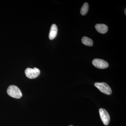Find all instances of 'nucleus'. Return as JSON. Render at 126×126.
<instances>
[{
    "label": "nucleus",
    "mask_w": 126,
    "mask_h": 126,
    "mask_svg": "<svg viewBox=\"0 0 126 126\" xmlns=\"http://www.w3.org/2000/svg\"><path fill=\"white\" fill-rule=\"evenodd\" d=\"M92 63L94 67L100 69L106 68L109 66L108 63L107 61L101 59H94Z\"/></svg>",
    "instance_id": "obj_5"
},
{
    "label": "nucleus",
    "mask_w": 126,
    "mask_h": 126,
    "mask_svg": "<svg viewBox=\"0 0 126 126\" xmlns=\"http://www.w3.org/2000/svg\"><path fill=\"white\" fill-rule=\"evenodd\" d=\"M95 27L97 31L101 34L107 33L108 29V26L104 24H97L95 25Z\"/></svg>",
    "instance_id": "obj_7"
},
{
    "label": "nucleus",
    "mask_w": 126,
    "mask_h": 126,
    "mask_svg": "<svg viewBox=\"0 0 126 126\" xmlns=\"http://www.w3.org/2000/svg\"><path fill=\"white\" fill-rule=\"evenodd\" d=\"M7 93L10 96L19 99L22 96V93L20 89L15 85L9 86L7 89Z\"/></svg>",
    "instance_id": "obj_1"
},
{
    "label": "nucleus",
    "mask_w": 126,
    "mask_h": 126,
    "mask_svg": "<svg viewBox=\"0 0 126 126\" xmlns=\"http://www.w3.org/2000/svg\"><path fill=\"white\" fill-rule=\"evenodd\" d=\"M94 86L98 89L102 93L104 94L110 95L112 94V91L110 86L105 82H96Z\"/></svg>",
    "instance_id": "obj_2"
},
{
    "label": "nucleus",
    "mask_w": 126,
    "mask_h": 126,
    "mask_svg": "<svg viewBox=\"0 0 126 126\" xmlns=\"http://www.w3.org/2000/svg\"><path fill=\"white\" fill-rule=\"evenodd\" d=\"M72 126V125H70V126Z\"/></svg>",
    "instance_id": "obj_11"
},
{
    "label": "nucleus",
    "mask_w": 126,
    "mask_h": 126,
    "mask_svg": "<svg viewBox=\"0 0 126 126\" xmlns=\"http://www.w3.org/2000/svg\"><path fill=\"white\" fill-rule=\"evenodd\" d=\"M82 42L84 45L88 46H92L93 42L91 39L86 36H84L82 39Z\"/></svg>",
    "instance_id": "obj_8"
},
{
    "label": "nucleus",
    "mask_w": 126,
    "mask_h": 126,
    "mask_svg": "<svg viewBox=\"0 0 126 126\" xmlns=\"http://www.w3.org/2000/svg\"><path fill=\"white\" fill-rule=\"evenodd\" d=\"M89 10V5L87 2H85L83 5L82 6L80 10V13L81 15L84 16L87 13Z\"/></svg>",
    "instance_id": "obj_9"
},
{
    "label": "nucleus",
    "mask_w": 126,
    "mask_h": 126,
    "mask_svg": "<svg viewBox=\"0 0 126 126\" xmlns=\"http://www.w3.org/2000/svg\"><path fill=\"white\" fill-rule=\"evenodd\" d=\"M58 33V27L55 24L52 25L50 27L49 38L50 39L52 40L54 39L56 37Z\"/></svg>",
    "instance_id": "obj_6"
},
{
    "label": "nucleus",
    "mask_w": 126,
    "mask_h": 126,
    "mask_svg": "<svg viewBox=\"0 0 126 126\" xmlns=\"http://www.w3.org/2000/svg\"><path fill=\"white\" fill-rule=\"evenodd\" d=\"M126 9H125V15H126Z\"/></svg>",
    "instance_id": "obj_10"
},
{
    "label": "nucleus",
    "mask_w": 126,
    "mask_h": 126,
    "mask_svg": "<svg viewBox=\"0 0 126 126\" xmlns=\"http://www.w3.org/2000/svg\"><path fill=\"white\" fill-rule=\"evenodd\" d=\"M40 70L36 68H27L25 70V74L27 78L30 79H33L38 77L40 74Z\"/></svg>",
    "instance_id": "obj_3"
},
{
    "label": "nucleus",
    "mask_w": 126,
    "mask_h": 126,
    "mask_svg": "<svg viewBox=\"0 0 126 126\" xmlns=\"http://www.w3.org/2000/svg\"><path fill=\"white\" fill-rule=\"evenodd\" d=\"M100 117L104 124L106 126L108 125L110 121V116L107 111L103 108L99 109Z\"/></svg>",
    "instance_id": "obj_4"
}]
</instances>
